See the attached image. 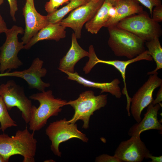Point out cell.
<instances>
[{"label": "cell", "mask_w": 162, "mask_h": 162, "mask_svg": "<svg viewBox=\"0 0 162 162\" xmlns=\"http://www.w3.org/2000/svg\"><path fill=\"white\" fill-rule=\"evenodd\" d=\"M150 153L140 135L131 136L121 142L115 151L114 156L121 162H141Z\"/></svg>", "instance_id": "7c38bea8"}, {"label": "cell", "mask_w": 162, "mask_h": 162, "mask_svg": "<svg viewBox=\"0 0 162 162\" xmlns=\"http://www.w3.org/2000/svg\"><path fill=\"white\" fill-rule=\"evenodd\" d=\"M65 118L50 123L46 129V134L51 141V149L56 155L60 157V144L70 139L76 138L88 142L86 135L79 130L75 123H68Z\"/></svg>", "instance_id": "52a82bcc"}, {"label": "cell", "mask_w": 162, "mask_h": 162, "mask_svg": "<svg viewBox=\"0 0 162 162\" xmlns=\"http://www.w3.org/2000/svg\"><path fill=\"white\" fill-rule=\"evenodd\" d=\"M147 8L150 11L152 17V11L154 7L161 4V0H136Z\"/></svg>", "instance_id": "d4e9b609"}, {"label": "cell", "mask_w": 162, "mask_h": 162, "mask_svg": "<svg viewBox=\"0 0 162 162\" xmlns=\"http://www.w3.org/2000/svg\"><path fill=\"white\" fill-rule=\"evenodd\" d=\"M70 1H71V0H69Z\"/></svg>", "instance_id": "8d00e7d4"}, {"label": "cell", "mask_w": 162, "mask_h": 162, "mask_svg": "<svg viewBox=\"0 0 162 162\" xmlns=\"http://www.w3.org/2000/svg\"><path fill=\"white\" fill-rule=\"evenodd\" d=\"M151 18L158 23L162 21V5L160 4L155 7L152 10Z\"/></svg>", "instance_id": "4316f807"}, {"label": "cell", "mask_w": 162, "mask_h": 162, "mask_svg": "<svg viewBox=\"0 0 162 162\" xmlns=\"http://www.w3.org/2000/svg\"><path fill=\"white\" fill-rule=\"evenodd\" d=\"M86 3L82 0H73L67 5L55 12L48 14L46 16L48 21L50 23L60 22L64 17L70 11L81 6Z\"/></svg>", "instance_id": "7402d4cb"}, {"label": "cell", "mask_w": 162, "mask_h": 162, "mask_svg": "<svg viewBox=\"0 0 162 162\" xmlns=\"http://www.w3.org/2000/svg\"><path fill=\"white\" fill-rule=\"evenodd\" d=\"M0 96L2 98L8 110L16 107L21 112L22 117L28 123L32 105L31 100L25 95L23 88L13 80L8 81L0 86Z\"/></svg>", "instance_id": "ba28073f"}, {"label": "cell", "mask_w": 162, "mask_h": 162, "mask_svg": "<svg viewBox=\"0 0 162 162\" xmlns=\"http://www.w3.org/2000/svg\"><path fill=\"white\" fill-rule=\"evenodd\" d=\"M88 52L89 59L83 68V70L86 74L89 73L94 66L99 63L112 65L120 72L123 78L124 85V87L122 92L126 96L127 100L126 109L128 113H130L131 98L128 95L127 88L125 76L126 68L129 64L140 60L152 61V58L149 53L147 50H146L142 53L134 58L129 59L127 61L104 60L100 59L97 57L92 45L90 46Z\"/></svg>", "instance_id": "9c48e42d"}, {"label": "cell", "mask_w": 162, "mask_h": 162, "mask_svg": "<svg viewBox=\"0 0 162 162\" xmlns=\"http://www.w3.org/2000/svg\"><path fill=\"white\" fill-rule=\"evenodd\" d=\"M107 28L108 45L115 56L131 59L146 50V41L135 34L116 26Z\"/></svg>", "instance_id": "3957f363"}, {"label": "cell", "mask_w": 162, "mask_h": 162, "mask_svg": "<svg viewBox=\"0 0 162 162\" xmlns=\"http://www.w3.org/2000/svg\"><path fill=\"white\" fill-rule=\"evenodd\" d=\"M113 6H115L120 0H107Z\"/></svg>", "instance_id": "1f68e13d"}, {"label": "cell", "mask_w": 162, "mask_h": 162, "mask_svg": "<svg viewBox=\"0 0 162 162\" xmlns=\"http://www.w3.org/2000/svg\"><path fill=\"white\" fill-rule=\"evenodd\" d=\"M150 158L152 160L151 162H162V156H155L152 155V154L150 153L147 156V158Z\"/></svg>", "instance_id": "4dcf8cb0"}, {"label": "cell", "mask_w": 162, "mask_h": 162, "mask_svg": "<svg viewBox=\"0 0 162 162\" xmlns=\"http://www.w3.org/2000/svg\"><path fill=\"white\" fill-rule=\"evenodd\" d=\"M10 8V14L14 21H16L15 14L18 10L17 0H8Z\"/></svg>", "instance_id": "83f0119b"}, {"label": "cell", "mask_w": 162, "mask_h": 162, "mask_svg": "<svg viewBox=\"0 0 162 162\" xmlns=\"http://www.w3.org/2000/svg\"><path fill=\"white\" fill-rule=\"evenodd\" d=\"M24 30L21 27L13 26L5 33L6 39L0 47V73L7 70L16 69L23 64L19 58L18 54L20 50L24 49V44L19 41L18 35L23 34Z\"/></svg>", "instance_id": "5b68a950"}, {"label": "cell", "mask_w": 162, "mask_h": 162, "mask_svg": "<svg viewBox=\"0 0 162 162\" xmlns=\"http://www.w3.org/2000/svg\"><path fill=\"white\" fill-rule=\"evenodd\" d=\"M26 1L28 2L33 8H35L34 5V0H26Z\"/></svg>", "instance_id": "d6a6232c"}, {"label": "cell", "mask_w": 162, "mask_h": 162, "mask_svg": "<svg viewBox=\"0 0 162 162\" xmlns=\"http://www.w3.org/2000/svg\"><path fill=\"white\" fill-rule=\"evenodd\" d=\"M4 0H0V5L4 3Z\"/></svg>", "instance_id": "e575fe53"}, {"label": "cell", "mask_w": 162, "mask_h": 162, "mask_svg": "<svg viewBox=\"0 0 162 162\" xmlns=\"http://www.w3.org/2000/svg\"><path fill=\"white\" fill-rule=\"evenodd\" d=\"M69 0H49L45 5L44 7L48 14L52 13L57 10V8Z\"/></svg>", "instance_id": "cb8c5ba5"}, {"label": "cell", "mask_w": 162, "mask_h": 162, "mask_svg": "<svg viewBox=\"0 0 162 162\" xmlns=\"http://www.w3.org/2000/svg\"><path fill=\"white\" fill-rule=\"evenodd\" d=\"M107 95L101 94L96 96L93 91L88 90L81 93L77 99L67 102L66 105L71 106L74 113L72 118L67 120V122L75 123L78 120H82L83 123L82 128H88L90 117L94 112L106 104Z\"/></svg>", "instance_id": "277c9868"}, {"label": "cell", "mask_w": 162, "mask_h": 162, "mask_svg": "<svg viewBox=\"0 0 162 162\" xmlns=\"http://www.w3.org/2000/svg\"><path fill=\"white\" fill-rule=\"evenodd\" d=\"M63 72L67 75L68 79L75 81L84 86L99 89L101 90V93L108 92L117 98L120 99L121 97L122 93L119 86L121 82L118 79H115L109 82H96L83 77L77 72L74 73L66 71Z\"/></svg>", "instance_id": "2e32d148"}, {"label": "cell", "mask_w": 162, "mask_h": 162, "mask_svg": "<svg viewBox=\"0 0 162 162\" xmlns=\"http://www.w3.org/2000/svg\"><path fill=\"white\" fill-rule=\"evenodd\" d=\"M161 106V103L155 105L150 104L143 119L130 128L128 135L131 136L140 135L142 132L152 129L162 130V125L158 118V112Z\"/></svg>", "instance_id": "9a60e30c"}, {"label": "cell", "mask_w": 162, "mask_h": 162, "mask_svg": "<svg viewBox=\"0 0 162 162\" xmlns=\"http://www.w3.org/2000/svg\"><path fill=\"white\" fill-rule=\"evenodd\" d=\"M66 28L59 22L49 23L40 30L29 41L24 45V49L29 50L39 41L53 40L58 41L66 36Z\"/></svg>", "instance_id": "ac0fdd59"}, {"label": "cell", "mask_w": 162, "mask_h": 162, "mask_svg": "<svg viewBox=\"0 0 162 162\" xmlns=\"http://www.w3.org/2000/svg\"><path fill=\"white\" fill-rule=\"evenodd\" d=\"M2 97L0 96V129L3 132L8 128L17 125L10 117Z\"/></svg>", "instance_id": "603a6c76"}, {"label": "cell", "mask_w": 162, "mask_h": 162, "mask_svg": "<svg viewBox=\"0 0 162 162\" xmlns=\"http://www.w3.org/2000/svg\"><path fill=\"white\" fill-rule=\"evenodd\" d=\"M22 10L25 28L21 40L25 45L40 30L50 23L46 16L40 14L26 1Z\"/></svg>", "instance_id": "5bb4252c"}, {"label": "cell", "mask_w": 162, "mask_h": 162, "mask_svg": "<svg viewBox=\"0 0 162 162\" xmlns=\"http://www.w3.org/2000/svg\"><path fill=\"white\" fill-rule=\"evenodd\" d=\"M44 62L38 58L34 59L28 69L22 71H15L0 74V77L13 76L21 78L28 83L30 88L36 89L39 91H45L49 87L50 83L44 82L41 78L45 76L47 70L43 68Z\"/></svg>", "instance_id": "4fadbf2b"}, {"label": "cell", "mask_w": 162, "mask_h": 162, "mask_svg": "<svg viewBox=\"0 0 162 162\" xmlns=\"http://www.w3.org/2000/svg\"><path fill=\"white\" fill-rule=\"evenodd\" d=\"M104 0H91L72 10L60 23L72 29L77 38H80L83 26L94 16Z\"/></svg>", "instance_id": "8fae6325"}, {"label": "cell", "mask_w": 162, "mask_h": 162, "mask_svg": "<svg viewBox=\"0 0 162 162\" xmlns=\"http://www.w3.org/2000/svg\"><path fill=\"white\" fill-rule=\"evenodd\" d=\"M29 98L37 100L39 103L37 108L32 105L28 123L29 130L34 132L43 128L50 117L57 116L67 102L55 98L51 90L33 94Z\"/></svg>", "instance_id": "7a4b0ae2"}, {"label": "cell", "mask_w": 162, "mask_h": 162, "mask_svg": "<svg viewBox=\"0 0 162 162\" xmlns=\"http://www.w3.org/2000/svg\"><path fill=\"white\" fill-rule=\"evenodd\" d=\"M158 74L157 73L150 75L147 81L131 98V113L137 123L142 119L141 116L143 110L153 100L152 95L154 90L162 85V79L158 76Z\"/></svg>", "instance_id": "30bf717a"}, {"label": "cell", "mask_w": 162, "mask_h": 162, "mask_svg": "<svg viewBox=\"0 0 162 162\" xmlns=\"http://www.w3.org/2000/svg\"><path fill=\"white\" fill-rule=\"evenodd\" d=\"M77 39L75 34L73 33L70 47L66 55L60 61L58 69L62 72L74 73V68L76 64L82 58L88 56V52L81 47Z\"/></svg>", "instance_id": "e0dca14e"}, {"label": "cell", "mask_w": 162, "mask_h": 162, "mask_svg": "<svg viewBox=\"0 0 162 162\" xmlns=\"http://www.w3.org/2000/svg\"><path fill=\"white\" fill-rule=\"evenodd\" d=\"M114 7L116 11V16L113 19L108 20L104 27L108 28L116 26L123 19L144 11L142 7L136 0H120Z\"/></svg>", "instance_id": "d6986e66"}, {"label": "cell", "mask_w": 162, "mask_h": 162, "mask_svg": "<svg viewBox=\"0 0 162 162\" xmlns=\"http://www.w3.org/2000/svg\"><path fill=\"white\" fill-rule=\"evenodd\" d=\"M158 91L156 98L152 100L151 103L153 105L160 104L162 101V85H161Z\"/></svg>", "instance_id": "f1b7e54d"}, {"label": "cell", "mask_w": 162, "mask_h": 162, "mask_svg": "<svg viewBox=\"0 0 162 162\" xmlns=\"http://www.w3.org/2000/svg\"><path fill=\"white\" fill-rule=\"evenodd\" d=\"M112 6L107 0H105L94 16L85 24L87 30L92 34H97L104 26L110 18L109 10Z\"/></svg>", "instance_id": "ffe728a7"}, {"label": "cell", "mask_w": 162, "mask_h": 162, "mask_svg": "<svg viewBox=\"0 0 162 162\" xmlns=\"http://www.w3.org/2000/svg\"><path fill=\"white\" fill-rule=\"evenodd\" d=\"M145 44L148 48V51L155 62L156 67L153 70L147 73L148 75L156 73L157 71L162 68V47L159 38L155 37L153 39L146 41Z\"/></svg>", "instance_id": "44dd1931"}, {"label": "cell", "mask_w": 162, "mask_h": 162, "mask_svg": "<svg viewBox=\"0 0 162 162\" xmlns=\"http://www.w3.org/2000/svg\"><path fill=\"white\" fill-rule=\"evenodd\" d=\"M8 29L6 24L0 14V34L5 33Z\"/></svg>", "instance_id": "f546056e"}, {"label": "cell", "mask_w": 162, "mask_h": 162, "mask_svg": "<svg viewBox=\"0 0 162 162\" xmlns=\"http://www.w3.org/2000/svg\"><path fill=\"white\" fill-rule=\"evenodd\" d=\"M83 0V1H84L86 3H87L89 1H91V0Z\"/></svg>", "instance_id": "d590c367"}, {"label": "cell", "mask_w": 162, "mask_h": 162, "mask_svg": "<svg viewBox=\"0 0 162 162\" xmlns=\"http://www.w3.org/2000/svg\"><path fill=\"white\" fill-rule=\"evenodd\" d=\"M0 162H6L4 157L0 154Z\"/></svg>", "instance_id": "836d02e7"}, {"label": "cell", "mask_w": 162, "mask_h": 162, "mask_svg": "<svg viewBox=\"0 0 162 162\" xmlns=\"http://www.w3.org/2000/svg\"><path fill=\"white\" fill-rule=\"evenodd\" d=\"M116 26L131 32L145 41L155 37L159 38L162 34L160 25L144 11L123 19Z\"/></svg>", "instance_id": "8992f818"}, {"label": "cell", "mask_w": 162, "mask_h": 162, "mask_svg": "<svg viewBox=\"0 0 162 162\" xmlns=\"http://www.w3.org/2000/svg\"><path fill=\"white\" fill-rule=\"evenodd\" d=\"M96 162H121L118 158L114 155L110 156L106 154H103L96 158Z\"/></svg>", "instance_id": "484cf974"}, {"label": "cell", "mask_w": 162, "mask_h": 162, "mask_svg": "<svg viewBox=\"0 0 162 162\" xmlns=\"http://www.w3.org/2000/svg\"><path fill=\"white\" fill-rule=\"evenodd\" d=\"M37 141L34 137V132L31 133L26 128L18 130L14 136L0 134V154L6 162L10 157L19 154L24 157L23 162H34Z\"/></svg>", "instance_id": "6da1fadb"}]
</instances>
